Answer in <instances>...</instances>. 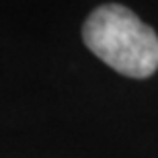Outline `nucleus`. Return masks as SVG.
<instances>
[{
    "instance_id": "obj_1",
    "label": "nucleus",
    "mask_w": 158,
    "mask_h": 158,
    "mask_svg": "<svg viewBox=\"0 0 158 158\" xmlns=\"http://www.w3.org/2000/svg\"><path fill=\"white\" fill-rule=\"evenodd\" d=\"M82 41L99 60L129 78L158 70V35L123 4H101L82 25Z\"/></svg>"
}]
</instances>
